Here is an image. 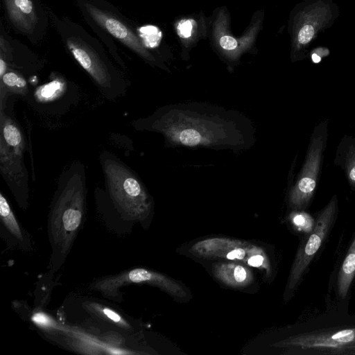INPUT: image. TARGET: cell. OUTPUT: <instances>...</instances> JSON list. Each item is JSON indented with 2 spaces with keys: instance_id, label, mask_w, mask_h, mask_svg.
Segmentation results:
<instances>
[{
  "instance_id": "obj_17",
  "label": "cell",
  "mask_w": 355,
  "mask_h": 355,
  "mask_svg": "<svg viewBox=\"0 0 355 355\" xmlns=\"http://www.w3.org/2000/svg\"><path fill=\"white\" fill-rule=\"evenodd\" d=\"M0 138L14 153L23 156L26 146L21 130L17 123L4 111L0 112Z\"/></svg>"
},
{
  "instance_id": "obj_11",
  "label": "cell",
  "mask_w": 355,
  "mask_h": 355,
  "mask_svg": "<svg viewBox=\"0 0 355 355\" xmlns=\"http://www.w3.org/2000/svg\"><path fill=\"white\" fill-rule=\"evenodd\" d=\"M6 19L17 34L37 44L45 37L49 14L40 0H2Z\"/></svg>"
},
{
  "instance_id": "obj_1",
  "label": "cell",
  "mask_w": 355,
  "mask_h": 355,
  "mask_svg": "<svg viewBox=\"0 0 355 355\" xmlns=\"http://www.w3.org/2000/svg\"><path fill=\"white\" fill-rule=\"evenodd\" d=\"M137 130L162 135L170 146L239 152L255 141L252 121L243 113L202 103L170 104L132 122Z\"/></svg>"
},
{
  "instance_id": "obj_19",
  "label": "cell",
  "mask_w": 355,
  "mask_h": 355,
  "mask_svg": "<svg viewBox=\"0 0 355 355\" xmlns=\"http://www.w3.org/2000/svg\"><path fill=\"white\" fill-rule=\"evenodd\" d=\"M28 92V83L22 72L10 68L0 77V106L3 105L4 99L6 101L8 93L26 96Z\"/></svg>"
},
{
  "instance_id": "obj_7",
  "label": "cell",
  "mask_w": 355,
  "mask_h": 355,
  "mask_svg": "<svg viewBox=\"0 0 355 355\" xmlns=\"http://www.w3.org/2000/svg\"><path fill=\"white\" fill-rule=\"evenodd\" d=\"M338 16V6L331 0H302L297 3L288 20L291 62L304 59L310 45Z\"/></svg>"
},
{
  "instance_id": "obj_18",
  "label": "cell",
  "mask_w": 355,
  "mask_h": 355,
  "mask_svg": "<svg viewBox=\"0 0 355 355\" xmlns=\"http://www.w3.org/2000/svg\"><path fill=\"white\" fill-rule=\"evenodd\" d=\"M336 159L343 168L349 185L355 189V139L345 136L338 146Z\"/></svg>"
},
{
  "instance_id": "obj_22",
  "label": "cell",
  "mask_w": 355,
  "mask_h": 355,
  "mask_svg": "<svg viewBox=\"0 0 355 355\" xmlns=\"http://www.w3.org/2000/svg\"><path fill=\"white\" fill-rule=\"evenodd\" d=\"M290 216L291 223L299 230L306 233H310L313 230L315 222L309 214L303 211H295Z\"/></svg>"
},
{
  "instance_id": "obj_10",
  "label": "cell",
  "mask_w": 355,
  "mask_h": 355,
  "mask_svg": "<svg viewBox=\"0 0 355 355\" xmlns=\"http://www.w3.org/2000/svg\"><path fill=\"white\" fill-rule=\"evenodd\" d=\"M338 207L336 196L322 210L313 230L304 239L297 252L286 286L284 299L289 300L299 285L302 276L320 248L335 220Z\"/></svg>"
},
{
  "instance_id": "obj_21",
  "label": "cell",
  "mask_w": 355,
  "mask_h": 355,
  "mask_svg": "<svg viewBox=\"0 0 355 355\" xmlns=\"http://www.w3.org/2000/svg\"><path fill=\"white\" fill-rule=\"evenodd\" d=\"M0 216L3 225L9 232L14 236L21 240L23 236L20 227L7 199L2 193H0Z\"/></svg>"
},
{
  "instance_id": "obj_14",
  "label": "cell",
  "mask_w": 355,
  "mask_h": 355,
  "mask_svg": "<svg viewBox=\"0 0 355 355\" xmlns=\"http://www.w3.org/2000/svg\"><path fill=\"white\" fill-rule=\"evenodd\" d=\"M174 33L180 46V55L188 61L191 51L201 40L208 39L209 18L203 11L176 17L172 21Z\"/></svg>"
},
{
  "instance_id": "obj_13",
  "label": "cell",
  "mask_w": 355,
  "mask_h": 355,
  "mask_svg": "<svg viewBox=\"0 0 355 355\" xmlns=\"http://www.w3.org/2000/svg\"><path fill=\"white\" fill-rule=\"evenodd\" d=\"M42 60L26 45L10 37L0 23V77L8 69L21 72L34 71L42 66Z\"/></svg>"
},
{
  "instance_id": "obj_16",
  "label": "cell",
  "mask_w": 355,
  "mask_h": 355,
  "mask_svg": "<svg viewBox=\"0 0 355 355\" xmlns=\"http://www.w3.org/2000/svg\"><path fill=\"white\" fill-rule=\"evenodd\" d=\"M244 263L220 261L212 266V274L220 283L232 288H243L252 284V270Z\"/></svg>"
},
{
  "instance_id": "obj_3",
  "label": "cell",
  "mask_w": 355,
  "mask_h": 355,
  "mask_svg": "<svg viewBox=\"0 0 355 355\" xmlns=\"http://www.w3.org/2000/svg\"><path fill=\"white\" fill-rule=\"evenodd\" d=\"M76 6L85 23L98 37L110 55L123 69L126 66L119 52L121 44L144 62L154 68L170 71L164 61L146 39L141 28L107 0H76Z\"/></svg>"
},
{
  "instance_id": "obj_2",
  "label": "cell",
  "mask_w": 355,
  "mask_h": 355,
  "mask_svg": "<svg viewBox=\"0 0 355 355\" xmlns=\"http://www.w3.org/2000/svg\"><path fill=\"white\" fill-rule=\"evenodd\" d=\"M62 46L88 74L102 95L110 101L125 95L129 86L123 72L112 62L101 40L67 16L48 9Z\"/></svg>"
},
{
  "instance_id": "obj_4",
  "label": "cell",
  "mask_w": 355,
  "mask_h": 355,
  "mask_svg": "<svg viewBox=\"0 0 355 355\" xmlns=\"http://www.w3.org/2000/svg\"><path fill=\"white\" fill-rule=\"evenodd\" d=\"M86 193L85 166L75 161L59 177L50 218L54 243L64 253L70 248L82 221Z\"/></svg>"
},
{
  "instance_id": "obj_15",
  "label": "cell",
  "mask_w": 355,
  "mask_h": 355,
  "mask_svg": "<svg viewBox=\"0 0 355 355\" xmlns=\"http://www.w3.org/2000/svg\"><path fill=\"white\" fill-rule=\"evenodd\" d=\"M0 172L19 203H25L28 196V174L24 157L14 153L1 138Z\"/></svg>"
},
{
  "instance_id": "obj_9",
  "label": "cell",
  "mask_w": 355,
  "mask_h": 355,
  "mask_svg": "<svg viewBox=\"0 0 355 355\" xmlns=\"http://www.w3.org/2000/svg\"><path fill=\"white\" fill-rule=\"evenodd\" d=\"M327 126L328 121H323L311 134L304 164L289 193V205L295 211L306 208L314 194L327 144Z\"/></svg>"
},
{
  "instance_id": "obj_20",
  "label": "cell",
  "mask_w": 355,
  "mask_h": 355,
  "mask_svg": "<svg viewBox=\"0 0 355 355\" xmlns=\"http://www.w3.org/2000/svg\"><path fill=\"white\" fill-rule=\"evenodd\" d=\"M355 276V237L341 265L337 280L339 296L344 299L347 295L351 284Z\"/></svg>"
},
{
  "instance_id": "obj_12",
  "label": "cell",
  "mask_w": 355,
  "mask_h": 355,
  "mask_svg": "<svg viewBox=\"0 0 355 355\" xmlns=\"http://www.w3.org/2000/svg\"><path fill=\"white\" fill-rule=\"evenodd\" d=\"M275 346L322 354H355V327L298 334L277 343Z\"/></svg>"
},
{
  "instance_id": "obj_8",
  "label": "cell",
  "mask_w": 355,
  "mask_h": 355,
  "mask_svg": "<svg viewBox=\"0 0 355 355\" xmlns=\"http://www.w3.org/2000/svg\"><path fill=\"white\" fill-rule=\"evenodd\" d=\"M193 256L207 259H225L242 262L245 265L272 275L270 259L262 247L248 241L223 237L198 241L189 250Z\"/></svg>"
},
{
  "instance_id": "obj_24",
  "label": "cell",
  "mask_w": 355,
  "mask_h": 355,
  "mask_svg": "<svg viewBox=\"0 0 355 355\" xmlns=\"http://www.w3.org/2000/svg\"><path fill=\"white\" fill-rule=\"evenodd\" d=\"M103 313L110 320L113 322L120 324L122 326H127L128 324L123 321L120 315L108 308H103L102 309Z\"/></svg>"
},
{
  "instance_id": "obj_6",
  "label": "cell",
  "mask_w": 355,
  "mask_h": 355,
  "mask_svg": "<svg viewBox=\"0 0 355 355\" xmlns=\"http://www.w3.org/2000/svg\"><path fill=\"white\" fill-rule=\"evenodd\" d=\"M209 18L210 46L230 71L241 63L245 54L258 53L257 42L263 28L264 10H257L252 14L248 25L239 36L232 32L231 15L226 6L216 7Z\"/></svg>"
},
{
  "instance_id": "obj_23",
  "label": "cell",
  "mask_w": 355,
  "mask_h": 355,
  "mask_svg": "<svg viewBox=\"0 0 355 355\" xmlns=\"http://www.w3.org/2000/svg\"><path fill=\"white\" fill-rule=\"evenodd\" d=\"M329 53V49L326 48L320 47L315 49L311 54V60L314 63H318L322 60L323 57L327 56Z\"/></svg>"
},
{
  "instance_id": "obj_5",
  "label": "cell",
  "mask_w": 355,
  "mask_h": 355,
  "mask_svg": "<svg viewBox=\"0 0 355 355\" xmlns=\"http://www.w3.org/2000/svg\"><path fill=\"white\" fill-rule=\"evenodd\" d=\"M99 159L110 197L121 215L130 220L148 217L152 199L139 176L112 153L102 152Z\"/></svg>"
}]
</instances>
